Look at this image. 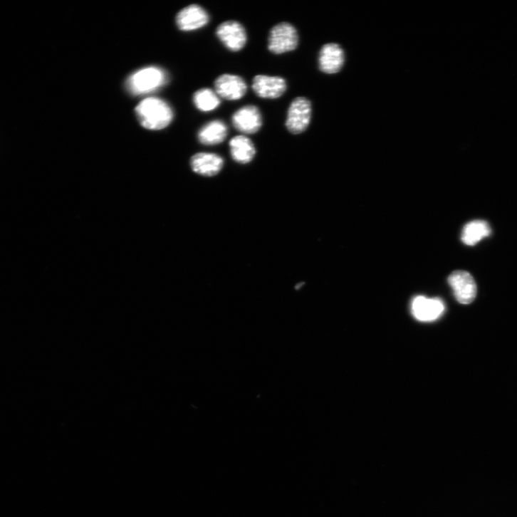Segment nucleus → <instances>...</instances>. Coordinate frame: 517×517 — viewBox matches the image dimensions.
<instances>
[{"instance_id":"3","label":"nucleus","mask_w":517,"mask_h":517,"mask_svg":"<svg viewBox=\"0 0 517 517\" xmlns=\"http://www.w3.org/2000/svg\"><path fill=\"white\" fill-rule=\"evenodd\" d=\"M299 45V34L296 28L290 23H280L272 28L268 42L269 51L281 55L296 51Z\"/></svg>"},{"instance_id":"4","label":"nucleus","mask_w":517,"mask_h":517,"mask_svg":"<svg viewBox=\"0 0 517 517\" xmlns=\"http://www.w3.org/2000/svg\"><path fill=\"white\" fill-rule=\"evenodd\" d=\"M312 118V104L306 98H296L291 104L286 127L293 135H300L308 128Z\"/></svg>"},{"instance_id":"6","label":"nucleus","mask_w":517,"mask_h":517,"mask_svg":"<svg viewBox=\"0 0 517 517\" xmlns=\"http://www.w3.org/2000/svg\"><path fill=\"white\" fill-rule=\"evenodd\" d=\"M251 88L258 98L276 100L286 93L288 84L281 76L256 75L253 78Z\"/></svg>"},{"instance_id":"13","label":"nucleus","mask_w":517,"mask_h":517,"mask_svg":"<svg viewBox=\"0 0 517 517\" xmlns=\"http://www.w3.org/2000/svg\"><path fill=\"white\" fill-rule=\"evenodd\" d=\"M224 159L219 155L199 152L191 159V166L196 174L206 177H213L219 174L224 167Z\"/></svg>"},{"instance_id":"7","label":"nucleus","mask_w":517,"mask_h":517,"mask_svg":"<svg viewBox=\"0 0 517 517\" xmlns=\"http://www.w3.org/2000/svg\"><path fill=\"white\" fill-rule=\"evenodd\" d=\"M231 122L239 132L252 135L261 130L263 118L260 108L249 105L236 110L231 117Z\"/></svg>"},{"instance_id":"15","label":"nucleus","mask_w":517,"mask_h":517,"mask_svg":"<svg viewBox=\"0 0 517 517\" xmlns=\"http://www.w3.org/2000/svg\"><path fill=\"white\" fill-rule=\"evenodd\" d=\"M229 148L232 159L243 164L251 162L256 152L253 142L243 135L232 137L229 142Z\"/></svg>"},{"instance_id":"11","label":"nucleus","mask_w":517,"mask_h":517,"mask_svg":"<svg viewBox=\"0 0 517 517\" xmlns=\"http://www.w3.org/2000/svg\"><path fill=\"white\" fill-rule=\"evenodd\" d=\"M210 21L209 13L202 6L192 5L181 11L177 16L178 28L184 32L194 31L207 26Z\"/></svg>"},{"instance_id":"2","label":"nucleus","mask_w":517,"mask_h":517,"mask_svg":"<svg viewBox=\"0 0 517 517\" xmlns=\"http://www.w3.org/2000/svg\"><path fill=\"white\" fill-rule=\"evenodd\" d=\"M167 80L165 73L157 67L142 68L131 75L127 80V89L134 95H142L155 91Z\"/></svg>"},{"instance_id":"5","label":"nucleus","mask_w":517,"mask_h":517,"mask_svg":"<svg viewBox=\"0 0 517 517\" xmlns=\"http://www.w3.org/2000/svg\"><path fill=\"white\" fill-rule=\"evenodd\" d=\"M216 36L223 46L231 52L241 51L248 40L245 28L236 21L221 24L216 30Z\"/></svg>"},{"instance_id":"1","label":"nucleus","mask_w":517,"mask_h":517,"mask_svg":"<svg viewBox=\"0 0 517 517\" xmlns=\"http://www.w3.org/2000/svg\"><path fill=\"white\" fill-rule=\"evenodd\" d=\"M135 113L140 125L150 130H160L167 127L174 118L170 107L157 98H147L136 108Z\"/></svg>"},{"instance_id":"10","label":"nucleus","mask_w":517,"mask_h":517,"mask_svg":"<svg viewBox=\"0 0 517 517\" xmlns=\"http://www.w3.org/2000/svg\"><path fill=\"white\" fill-rule=\"evenodd\" d=\"M445 310V305L439 298H414L412 303L414 317L423 322L434 321L439 318Z\"/></svg>"},{"instance_id":"14","label":"nucleus","mask_w":517,"mask_h":517,"mask_svg":"<svg viewBox=\"0 0 517 517\" xmlns=\"http://www.w3.org/2000/svg\"><path fill=\"white\" fill-rule=\"evenodd\" d=\"M228 133L226 124L222 120H214L199 130L198 139L203 145H216L222 143L226 139Z\"/></svg>"},{"instance_id":"8","label":"nucleus","mask_w":517,"mask_h":517,"mask_svg":"<svg viewBox=\"0 0 517 517\" xmlns=\"http://www.w3.org/2000/svg\"><path fill=\"white\" fill-rule=\"evenodd\" d=\"M214 91L221 99L237 101L246 95L247 84L240 75L225 73L214 80Z\"/></svg>"},{"instance_id":"16","label":"nucleus","mask_w":517,"mask_h":517,"mask_svg":"<svg viewBox=\"0 0 517 517\" xmlns=\"http://www.w3.org/2000/svg\"><path fill=\"white\" fill-rule=\"evenodd\" d=\"M491 232V228L487 222L476 220L467 224L464 226L461 239L465 244L474 246L484 238L489 236Z\"/></svg>"},{"instance_id":"17","label":"nucleus","mask_w":517,"mask_h":517,"mask_svg":"<svg viewBox=\"0 0 517 517\" xmlns=\"http://www.w3.org/2000/svg\"><path fill=\"white\" fill-rule=\"evenodd\" d=\"M196 108L202 113H210L218 109L221 105V98L216 92L209 88H204L195 93L193 98Z\"/></svg>"},{"instance_id":"9","label":"nucleus","mask_w":517,"mask_h":517,"mask_svg":"<svg viewBox=\"0 0 517 517\" xmlns=\"http://www.w3.org/2000/svg\"><path fill=\"white\" fill-rule=\"evenodd\" d=\"M449 283L460 303L468 305L475 300L477 286L469 273L463 271L454 272L449 278Z\"/></svg>"},{"instance_id":"12","label":"nucleus","mask_w":517,"mask_h":517,"mask_svg":"<svg viewBox=\"0 0 517 517\" xmlns=\"http://www.w3.org/2000/svg\"><path fill=\"white\" fill-rule=\"evenodd\" d=\"M345 63L344 51L336 43L324 45L318 56V68L325 74H335L338 73Z\"/></svg>"}]
</instances>
